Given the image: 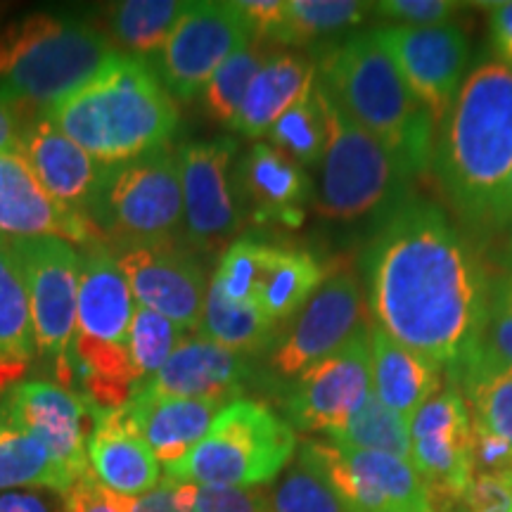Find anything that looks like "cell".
<instances>
[{
    "instance_id": "cell-1",
    "label": "cell",
    "mask_w": 512,
    "mask_h": 512,
    "mask_svg": "<svg viewBox=\"0 0 512 512\" xmlns=\"http://www.w3.org/2000/svg\"><path fill=\"white\" fill-rule=\"evenodd\" d=\"M363 273L375 325L396 342L448 370L482 344L494 278L434 202L396 204L370 240Z\"/></svg>"
},
{
    "instance_id": "cell-2",
    "label": "cell",
    "mask_w": 512,
    "mask_h": 512,
    "mask_svg": "<svg viewBox=\"0 0 512 512\" xmlns=\"http://www.w3.org/2000/svg\"><path fill=\"white\" fill-rule=\"evenodd\" d=\"M441 190L460 221L494 230L512 176V69L482 62L467 74L434 150Z\"/></svg>"
},
{
    "instance_id": "cell-3",
    "label": "cell",
    "mask_w": 512,
    "mask_h": 512,
    "mask_svg": "<svg viewBox=\"0 0 512 512\" xmlns=\"http://www.w3.org/2000/svg\"><path fill=\"white\" fill-rule=\"evenodd\" d=\"M316 83L389 152L403 176H422L434 164L437 126L401 76L380 27L320 50Z\"/></svg>"
},
{
    "instance_id": "cell-4",
    "label": "cell",
    "mask_w": 512,
    "mask_h": 512,
    "mask_svg": "<svg viewBox=\"0 0 512 512\" xmlns=\"http://www.w3.org/2000/svg\"><path fill=\"white\" fill-rule=\"evenodd\" d=\"M43 114L105 166L166 147L181 124L155 67L126 53H114L91 81Z\"/></svg>"
},
{
    "instance_id": "cell-5",
    "label": "cell",
    "mask_w": 512,
    "mask_h": 512,
    "mask_svg": "<svg viewBox=\"0 0 512 512\" xmlns=\"http://www.w3.org/2000/svg\"><path fill=\"white\" fill-rule=\"evenodd\" d=\"M114 53L110 36L93 24L34 12L0 31V91L46 112L91 81Z\"/></svg>"
},
{
    "instance_id": "cell-6",
    "label": "cell",
    "mask_w": 512,
    "mask_h": 512,
    "mask_svg": "<svg viewBox=\"0 0 512 512\" xmlns=\"http://www.w3.org/2000/svg\"><path fill=\"white\" fill-rule=\"evenodd\" d=\"M297 453V434L283 415L254 399H235L204 439L169 470V479L197 486H266Z\"/></svg>"
},
{
    "instance_id": "cell-7",
    "label": "cell",
    "mask_w": 512,
    "mask_h": 512,
    "mask_svg": "<svg viewBox=\"0 0 512 512\" xmlns=\"http://www.w3.org/2000/svg\"><path fill=\"white\" fill-rule=\"evenodd\" d=\"M86 219L110 247L178 240L183 230L178 152L166 145L107 166Z\"/></svg>"
},
{
    "instance_id": "cell-8",
    "label": "cell",
    "mask_w": 512,
    "mask_h": 512,
    "mask_svg": "<svg viewBox=\"0 0 512 512\" xmlns=\"http://www.w3.org/2000/svg\"><path fill=\"white\" fill-rule=\"evenodd\" d=\"M8 242L27 290L36 356L50 368L55 384L76 394L69 356L76 337L79 247L60 238H19Z\"/></svg>"
},
{
    "instance_id": "cell-9",
    "label": "cell",
    "mask_w": 512,
    "mask_h": 512,
    "mask_svg": "<svg viewBox=\"0 0 512 512\" xmlns=\"http://www.w3.org/2000/svg\"><path fill=\"white\" fill-rule=\"evenodd\" d=\"M316 88L328 119V150L313 202L325 219L354 221L387 202L406 176L370 133L339 110L318 83Z\"/></svg>"
},
{
    "instance_id": "cell-10",
    "label": "cell",
    "mask_w": 512,
    "mask_h": 512,
    "mask_svg": "<svg viewBox=\"0 0 512 512\" xmlns=\"http://www.w3.org/2000/svg\"><path fill=\"white\" fill-rule=\"evenodd\" d=\"M361 283L349 268H337L320 283L297 316L280 328L266 354L264 384L280 392L304 370L337 354L358 332L368 328Z\"/></svg>"
},
{
    "instance_id": "cell-11",
    "label": "cell",
    "mask_w": 512,
    "mask_h": 512,
    "mask_svg": "<svg viewBox=\"0 0 512 512\" xmlns=\"http://www.w3.org/2000/svg\"><path fill=\"white\" fill-rule=\"evenodd\" d=\"M183 188L185 245L200 254L226 252L245 223L235 164L240 147L233 138L197 140L178 147Z\"/></svg>"
},
{
    "instance_id": "cell-12",
    "label": "cell",
    "mask_w": 512,
    "mask_h": 512,
    "mask_svg": "<svg viewBox=\"0 0 512 512\" xmlns=\"http://www.w3.org/2000/svg\"><path fill=\"white\" fill-rule=\"evenodd\" d=\"M254 41L245 12L238 3H190L162 53L155 72L171 98L192 102L219 69Z\"/></svg>"
},
{
    "instance_id": "cell-13",
    "label": "cell",
    "mask_w": 512,
    "mask_h": 512,
    "mask_svg": "<svg viewBox=\"0 0 512 512\" xmlns=\"http://www.w3.org/2000/svg\"><path fill=\"white\" fill-rule=\"evenodd\" d=\"M373 392L370 375V325L337 354L304 370L280 389L283 418L292 430L332 437Z\"/></svg>"
},
{
    "instance_id": "cell-14",
    "label": "cell",
    "mask_w": 512,
    "mask_h": 512,
    "mask_svg": "<svg viewBox=\"0 0 512 512\" xmlns=\"http://www.w3.org/2000/svg\"><path fill=\"white\" fill-rule=\"evenodd\" d=\"M411 463L425 484L434 512H451L475 477V427L463 394L448 382L411 420Z\"/></svg>"
},
{
    "instance_id": "cell-15",
    "label": "cell",
    "mask_w": 512,
    "mask_h": 512,
    "mask_svg": "<svg viewBox=\"0 0 512 512\" xmlns=\"http://www.w3.org/2000/svg\"><path fill=\"white\" fill-rule=\"evenodd\" d=\"M138 306L159 313L183 332H200L207 273L181 240L110 247Z\"/></svg>"
},
{
    "instance_id": "cell-16",
    "label": "cell",
    "mask_w": 512,
    "mask_h": 512,
    "mask_svg": "<svg viewBox=\"0 0 512 512\" xmlns=\"http://www.w3.org/2000/svg\"><path fill=\"white\" fill-rule=\"evenodd\" d=\"M396 67L411 93L441 126L451 112L470 62V43L456 24L437 27H380Z\"/></svg>"
},
{
    "instance_id": "cell-17",
    "label": "cell",
    "mask_w": 512,
    "mask_h": 512,
    "mask_svg": "<svg viewBox=\"0 0 512 512\" xmlns=\"http://www.w3.org/2000/svg\"><path fill=\"white\" fill-rule=\"evenodd\" d=\"M0 415L29 432L74 479L88 475L93 415L83 396L48 380H24L0 401Z\"/></svg>"
},
{
    "instance_id": "cell-18",
    "label": "cell",
    "mask_w": 512,
    "mask_h": 512,
    "mask_svg": "<svg viewBox=\"0 0 512 512\" xmlns=\"http://www.w3.org/2000/svg\"><path fill=\"white\" fill-rule=\"evenodd\" d=\"M252 356L221 347L211 339L190 332L183 337L159 373L140 384L138 392L174 399H207L230 403L256 380Z\"/></svg>"
},
{
    "instance_id": "cell-19",
    "label": "cell",
    "mask_w": 512,
    "mask_h": 512,
    "mask_svg": "<svg viewBox=\"0 0 512 512\" xmlns=\"http://www.w3.org/2000/svg\"><path fill=\"white\" fill-rule=\"evenodd\" d=\"M0 238H60L74 247L98 240L91 221L55 202L19 152L0 155ZM102 240V238H100Z\"/></svg>"
},
{
    "instance_id": "cell-20",
    "label": "cell",
    "mask_w": 512,
    "mask_h": 512,
    "mask_svg": "<svg viewBox=\"0 0 512 512\" xmlns=\"http://www.w3.org/2000/svg\"><path fill=\"white\" fill-rule=\"evenodd\" d=\"M17 152L55 202L81 216L88 214L105 176V164L64 136L46 114L27 121Z\"/></svg>"
},
{
    "instance_id": "cell-21",
    "label": "cell",
    "mask_w": 512,
    "mask_h": 512,
    "mask_svg": "<svg viewBox=\"0 0 512 512\" xmlns=\"http://www.w3.org/2000/svg\"><path fill=\"white\" fill-rule=\"evenodd\" d=\"M245 216L259 223H283L297 228L304 223V204L313 200L311 178L294 159L271 143H254L235 164Z\"/></svg>"
},
{
    "instance_id": "cell-22",
    "label": "cell",
    "mask_w": 512,
    "mask_h": 512,
    "mask_svg": "<svg viewBox=\"0 0 512 512\" xmlns=\"http://www.w3.org/2000/svg\"><path fill=\"white\" fill-rule=\"evenodd\" d=\"M81 275L79 302H76V332L100 342L126 347L136 299L124 273L105 240H93L79 247Z\"/></svg>"
},
{
    "instance_id": "cell-23",
    "label": "cell",
    "mask_w": 512,
    "mask_h": 512,
    "mask_svg": "<svg viewBox=\"0 0 512 512\" xmlns=\"http://www.w3.org/2000/svg\"><path fill=\"white\" fill-rule=\"evenodd\" d=\"M228 403L207 399H174L136 392L121 408L126 425L150 446L164 470L188 456L204 439L211 422Z\"/></svg>"
},
{
    "instance_id": "cell-24",
    "label": "cell",
    "mask_w": 512,
    "mask_h": 512,
    "mask_svg": "<svg viewBox=\"0 0 512 512\" xmlns=\"http://www.w3.org/2000/svg\"><path fill=\"white\" fill-rule=\"evenodd\" d=\"M88 437V470L105 489L136 498L162 482V465L150 446L126 425L119 411L95 413Z\"/></svg>"
},
{
    "instance_id": "cell-25",
    "label": "cell",
    "mask_w": 512,
    "mask_h": 512,
    "mask_svg": "<svg viewBox=\"0 0 512 512\" xmlns=\"http://www.w3.org/2000/svg\"><path fill=\"white\" fill-rule=\"evenodd\" d=\"M370 375L377 399L408 422L441 387L439 363L396 342L375 323H370Z\"/></svg>"
},
{
    "instance_id": "cell-26",
    "label": "cell",
    "mask_w": 512,
    "mask_h": 512,
    "mask_svg": "<svg viewBox=\"0 0 512 512\" xmlns=\"http://www.w3.org/2000/svg\"><path fill=\"white\" fill-rule=\"evenodd\" d=\"M325 280V266L311 252L256 240L252 302L283 325L297 316Z\"/></svg>"
},
{
    "instance_id": "cell-27",
    "label": "cell",
    "mask_w": 512,
    "mask_h": 512,
    "mask_svg": "<svg viewBox=\"0 0 512 512\" xmlns=\"http://www.w3.org/2000/svg\"><path fill=\"white\" fill-rule=\"evenodd\" d=\"M316 86V64L297 53H278L268 57L254 74L245 100H242L233 131L245 138L268 136L275 121L304 100Z\"/></svg>"
},
{
    "instance_id": "cell-28",
    "label": "cell",
    "mask_w": 512,
    "mask_h": 512,
    "mask_svg": "<svg viewBox=\"0 0 512 512\" xmlns=\"http://www.w3.org/2000/svg\"><path fill=\"white\" fill-rule=\"evenodd\" d=\"M446 375L463 394L472 425L512 446V366L477 347Z\"/></svg>"
},
{
    "instance_id": "cell-29",
    "label": "cell",
    "mask_w": 512,
    "mask_h": 512,
    "mask_svg": "<svg viewBox=\"0 0 512 512\" xmlns=\"http://www.w3.org/2000/svg\"><path fill=\"white\" fill-rule=\"evenodd\" d=\"M197 335L221 344V347L238 351L245 356L268 354L280 335V325H275L259 306L252 302H233L219 287L209 280L207 302H204L202 328Z\"/></svg>"
},
{
    "instance_id": "cell-30",
    "label": "cell",
    "mask_w": 512,
    "mask_h": 512,
    "mask_svg": "<svg viewBox=\"0 0 512 512\" xmlns=\"http://www.w3.org/2000/svg\"><path fill=\"white\" fill-rule=\"evenodd\" d=\"M188 10L190 3L183 0H124L107 10L105 34L126 55L147 60L162 53Z\"/></svg>"
},
{
    "instance_id": "cell-31",
    "label": "cell",
    "mask_w": 512,
    "mask_h": 512,
    "mask_svg": "<svg viewBox=\"0 0 512 512\" xmlns=\"http://www.w3.org/2000/svg\"><path fill=\"white\" fill-rule=\"evenodd\" d=\"M74 482L41 441L5 420L0 430V494L15 489H50L64 494Z\"/></svg>"
},
{
    "instance_id": "cell-32",
    "label": "cell",
    "mask_w": 512,
    "mask_h": 512,
    "mask_svg": "<svg viewBox=\"0 0 512 512\" xmlns=\"http://www.w3.org/2000/svg\"><path fill=\"white\" fill-rule=\"evenodd\" d=\"M373 3L356 0H285V15L273 34V46H309L342 34L366 19Z\"/></svg>"
},
{
    "instance_id": "cell-33",
    "label": "cell",
    "mask_w": 512,
    "mask_h": 512,
    "mask_svg": "<svg viewBox=\"0 0 512 512\" xmlns=\"http://www.w3.org/2000/svg\"><path fill=\"white\" fill-rule=\"evenodd\" d=\"M268 512H349L328 475L304 444L297 458L268 486Z\"/></svg>"
},
{
    "instance_id": "cell-34",
    "label": "cell",
    "mask_w": 512,
    "mask_h": 512,
    "mask_svg": "<svg viewBox=\"0 0 512 512\" xmlns=\"http://www.w3.org/2000/svg\"><path fill=\"white\" fill-rule=\"evenodd\" d=\"M332 444L351 448V451L389 453L411 463V422L389 411L377 396L370 392L358 411L351 415L347 425L330 437Z\"/></svg>"
},
{
    "instance_id": "cell-35",
    "label": "cell",
    "mask_w": 512,
    "mask_h": 512,
    "mask_svg": "<svg viewBox=\"0 0 512 512\" xmlns=\"http://www.w3.org/2000/svg\"><path fill=\"white\" fill-rule=\"evenodd\" d=\"M0 358L24 363L36 358L27 290L5 238H0Z\"/></svg>"
},
{
    "instance_id": "cell-36",
    "label": "cell",
    "mask_w": 512,
    "mask_h": 512,
    "mask_svg": "<svg viewBox=\"0 0 512 512\" xmlns=\"http://www.w3.org/2000/svg\"><path fill=\"white\" fill-rule=\"evenodd\" d=\"M278 53L271 43L254 41L238 50L223 67L211 76V81L202 91V110L207 117L219 126L233 128L235 117H238L242 100L252 83L254 74L264 67L268 57Z\"/></svg>"
},
{
    "instance_id": "cell-37",
    "label": "cell",
    "mask_w": 512,
    "mask_h": 512,
    "mask_svg": "<svg viewBox=\"0 0 512 512\" xmlns=\"http://www.w3.org/2000/svg\"><path fill=\"white\" fill-rule=\"evenodd\" d=\"M271 145L283 155L294 159L299 166H313L325 157L328 150V119H325L323 98L318 88L292 105L268 131Z\"/></svg>"
},
{
    "instance_id": "cell-38",
    "label": "cell",
    "mask_w": 512,
    "mask_h": 512,
    "mask_svg": "<svg viewBox=\"0 0 512 512\" xmlns=\"http://www.w3.org/2000/svg\"><path fill=\"white\" fill-rule=\"evenodd\" d=\"M185 335H190V332H183L169 318L159 316L145 306H136L126 335V349L140 384L147 377L159 373V368L169 361V356L174 354Z\"/></svg>"
},
{
    "instance_id": "cell-39",
    "label": "cell",
    "mask_w": 512,
    "mask_h": 512,
    "mask_svg": "<svg viewBox=\"0 0 512 512\" xmlns=\"http://www.w3.org/2000/svg\"><path fill=\"white\" fill-rule=\"evenodd\" d=\"M479 347H484L498 361L512 366V271L494 278L489 316H486V328Z\"/></svg>"
},
{
    "instance_id": "cell-40",
    "label": "cell",
    "mask_w": 512,
    "mask_h": 512,
    "mask_svg": "<svg viewBox=\"0 0 512 512\" xmlns=\"http://www.w3.org/2000/svg\"><path fill=\"white\" fill-rule=\"evenodd\" d=\"M190 512H268V486L192 484Z\"/></svg>"
},
{
    "instance_id": "cell-41",
    "label": "cell",
    "mask_w": 512,
    "mask_h": 512,
    "mask_svg": "<svg viewBox=\"0 0 512 512\" xmlns=\"http://www.w3.org/2000/svg\"><path fill=\"white\" fill-rule=\"evenodd\" d=\"M458 10L460 5L451 3V0H382V3H373L377 17L394 19V24H401V27L448 24V19Z\"/></svg>"
},
{
    "instance_id": "cell-42",
    "label": "cell",
    "mask_w": 512,
    "mask_h": 512,
    "mask_svg": "<svg viewBox=\"0 0 512 512\" xmlns=\"http://www.w3.org/2000/svg\"><path fill=\"white\" fill-rule=\"evenodd\" d=\"M451 512H512V472L475 475Z\"/></svg>"
},
{
    "instance_id": "cell-43",
    "label": "cell",
    "mask_w": 512,
    "mask_h": 512,
    "mask_svg": "<svg viewBox=\"0 0 512 512\" xmlns=\"http://www.w3.org/2000/svg\"><path fill=\"white\" fill-rule=\"evenodd\" d=\"M62 512H126V496L105 489L88 472L62 494Z\"/></svg>"
},
{
    "instance_id": "cell-44",
    "label": "cell",
    "mask_w": 512,
    "mask_h": 512,
    "mask_svg": "<svg viewBox=\"0 0 512 512\" xmlns=\"http://www.w3.org/2000/svg\"><path fill=\"white\" fill-rule=\"evenodd\" d=\"M475 427V425H472ZM472 470L475 475H494V472H512V446L508 441L475 427L472 444Z\"/></svg>"
},
{
    "instance_id": "cell-45",
    "label": "cell",
    "mask_w": 512,
    "mask_h": 512,
    "mask_svg": "<svg viewBox=\"0 0 512 512\" xmlns=\"http://www.w3.org/2000/svg\"><path fill=\"white\" fill-rule=\"evenodd\" d=\"M0 512H62V494L50 489L3 491Z\"/></svg>"
},
{
    "instance_id": "cell-46",
    "label": "cell",
    "mask_w": 512,
    "mask_h": 512,
    "mask_svg": "<svg viewBox=\"0 0 512 512\" xmlns=\"http://www.w3.org/2000/svg\"><path fill=\"white\" fill-rule=\"evenodd\" d=\"M126 512H188L178 501L176 479L164 477L155 489L147 491L143 496L128 498L126 496Z\"/></svg>"
},
{
    "instance_id": "cell-47",
    "label": "cell",
    "mask_w": 512,
    "mask_h": 512,
    "mask_svg": "<svg viewBox=\"0 0 512 512\" xmlns=\"http://www.w3.org/2000/svg\"><path fill=\"white\" fill-rule=\"evenodd\" d=\"M489 31L494 50L505 67L512 69V0L489 3Z\"/></svg>"
},
{
    "instance_id": "cell-48",
    "label": "cell",
    "mask_w": 512,
    "mask_h": 512,
    "mask_svg": "<svg viewBox=\"0 0 512 512\" xmlns=\"http://www.w3.org/2000/svg\"><path fill=\"white\" fill-rule=\"evenodd\" d=\"M24 126L27 124L22 121L17 102L0 91V155L3 152H17Z\"/></svg>"
},
{
    "instance_id": "cell-49",
    "label": "cell",
    "mask_w": 512,
    "mask_h": 512,
    "mask_svg": "<svg viewBox=\"0 0 512 512\" xmlns=\"http://www.w3.org/2000/svg\"><path fill=\"white\" fill-rule=\"evenodd\" d=\"M29 363L10 361V358H0V401L8 396L17 384H22V377L27 375Z\"/></svg>"
},
{
    "instance_id": "cell-50",
    "label": "cell",
    "mask_w": 512,
    "mask_h": 512,
    "mask_svg": "<svg viewBox=\"0 0 512 512\" xmlns=\"http://www.w3.org/2000/svg\"><path fill=\"white\" fill-rule=\"evenodd\" d=\"M510 223H512V176H510L508 185H505V192H503L501 202H498L494 230L496 228H503V226H510Z\"/></svg>"
},
{
    "instance_id": "cell-51",
    "label": "cell",
    "mask_w": 512,
    "mask_h": 512,
    "mask_svg": "<svg viewBox=\"0 0 512 512\" xmlns=\"http://www.w3.org/2000/svg\"><path fill=\"white\" fill-rule=\"evenodd\" d=\"M505 261H508V264L512 266V230L508 235V242H505Z\"/></svg>"
},
{
    "instance_id": "cell-52",
    "label": "cell",
    "mask_w": 512,
    "mask_h": 512,
    "mask_svg": "<svg viewBox=\"0 0 512 512\" xmlns=\"http://www.w3.org/2000/svg\"><path fill=\"white\" fill-rule=\"evenodd\" d=\"M3 425H5V418H3V415H0V430H3Z\"/></svg>"
},
{
    "instance_id": "cell-53",
    "label": "cell",
    "mask_w": 512,
    "mask_h": 512,
    "mask_svg": "<svg viewBox=\"0 0 512 512\" xmlns=\"http://www.w3.org/2000/svg\"><path fill=\"white\" fill-rule=\"evenodd\" d=\"M510 271H512V266H510Z\"/></svg>"
}]
</instances>
